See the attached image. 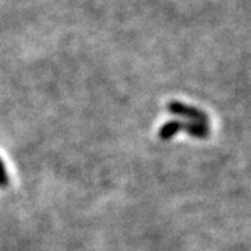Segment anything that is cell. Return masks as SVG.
Wrapping results in <instances>:
<instances>
[{"instance_id": "cell-1", "label": "cell", "mask_w": 251, "mask_h": 251, "mask_svg": "<svg viewBox=\"0 0 251 251\" xmlns=\"http://www.w3.org/2000/svg\"><path fill=\"white\" fill-rule=\"evenodd\" d=\"M166 109H168L169 113L175 115V116L186 117V119H190V122L208 125V116L202 110L193 108V106H188V105H184V103H181L179 100H171L166 105Z\"/></svg>"}, {"instance_id": "cell-4", "label": "cell", "mask_w": 251, "mask_h": 251, "mask_svg": "<svg viewBox=\"0 0 251 251\" xmlns=\"http://www.w3.org/2000/svg\"><path fill=\"white\" fill-rule=\"evenodd\" d=\"M10 184L9 175H7V171H6V166H4V162L0 159V187L4 188L7 187Z\"/></svg>"}, {"instance_id": "cell-3", "label": "cell", "mask_w": 251, "mask_h": 251, "mask_svg": "<svg viewBox=\"0 0 251 251\" xmlns=\"http://www.w3.org/2000/svg\"><path fill=\"white\" fill-rule=\"evenodd\" d=\"M183 130L191 137L196 138H206L209 135V127L208 125H202V123H196V122H188L184 123Z\"/></svg>"}, {"instance_id": "cell-2", "label": "cell", "mask_w": 251, "mask_h": 251, "mask_svg": "<svg viewBox=\"0 0 251 251\" xmlns=\"http://www.w3.org/2000/svg\"><path fill=\"white\" fill-rule=\"evenodd\" d=\"M183 127H184V122H180V120H171V122H166V123L161 127V130H159V138L163 140V141H168V140L173 138L179 131H181Z\"/></svg>"}]
</instances>
